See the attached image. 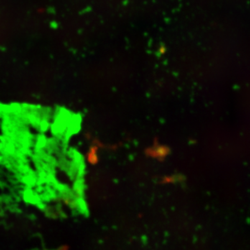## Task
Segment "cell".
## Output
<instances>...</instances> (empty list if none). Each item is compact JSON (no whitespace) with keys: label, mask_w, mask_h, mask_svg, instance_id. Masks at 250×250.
<instances>
[]
</instances>
